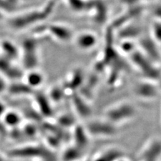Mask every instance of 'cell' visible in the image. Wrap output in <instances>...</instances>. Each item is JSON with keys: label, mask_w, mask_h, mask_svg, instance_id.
Returning <instances> with one entry per match:
<instances>
[{"label": "cell", "mask_w": 161, "mask_h": 161, "mask_svg": "<svg viewBox=\"0 0 161 161\" xmlns=\"http://www.w3.org/2000/svg\"><path fill=\"white\" fill-rule=\"evenodd\" d=\"M84 74L81 69H75L70 73L69 77L63 85V87L70 91H75L79 87H81L84 81Z\"/></svg>", "instance_id": "9a60e30c"}, {"label": "cell", "mask_w": 161, "mask_h": 161, "mask_svg": "<svg viewBox=\"0 0 161 161\" xmlns=\"http://www.w3.org/2000/svg\"><path fill=\"white\" fill-rule=\"evenodd\" d=\"M2 18H3V14L1 12H0V19H1Z\"/></svg>", "instance_id": "8d00e7d4"}, {"label": "cell", "mask_w": 161, "mask_h": 161, "mask_svg": "<svg viewBox=\"0 0 161 161\" xmlns=\"http://www.w3.org/2000/svg\"><path fill=\"white\" fill-rule=\"evenodd\" d=\"M161 157V139L152 138L146 144L140 155L141 161H158Z\"/></svg>", "instance_id": "9c48e42d"}, {"label": "cell", "mask_w": 161, "mask_h": 161, "mask_svg": "<svg viewBox=\"0 0 161 161\" xmlns=\"http://www.w3.org/2000/svg\"><path fill=\"white\" fill-rule=\"evenodd\" d=\"M38 42L36 38H28L22 43L24 57L23 63L24 67L28 69L36 67L38 63L37 49Z\"/></svg>", "instance_id": "8992f818"}, {"label": "cell", "mask_w": 161, "mask_h": 161, "mask_svg": "<svg viewBox=\"0 0 161 161\" xmlns=\"http://www.w3.org/2000/svg\"><path fill=\"white\" fill-rule=\"evenodd\" d=\"M69 6L75 12H83V10L89 8L90 4L84 0H68Z\"/></svg>", "instance_id": "484cf974"}, {"label": "cell", "mask_w": 161, "mask_h": 161, "mask_svg": "<svg viewBox=\"0 0 161 161\" xmlns=\"http://www.w3.org/2000/svg\"><path fill=\"white\" fill-rule=\"evenodd\" d=\"M129 57L131 63L143 75L144 79L158 81L161 75V71L156 65L157 63L146 57L138 48L129 55Z\"/></svg>", "instance_id": "7a4b0ae2"}, {"label": "cell", "mask_w": 161, "mask_h": 161, "mask_svg": "<svg viewBox=\"0 0 161 161\" xmlns=\"http://www.w3.org/2000/svg\"><path fill=\"white\" fill-rule=\"evenodd\" d=\"M36 101L39 108L40 114L44 117H50L53 114V109L49 97L42 93L36 95Z\"/></svg>", "instance_id": "e0dca14e"}, {"label": "cell", "mask_w": 161, "mask_h": 161, "mask_svg": "<svg viewBox=\"0 0 161 161\" xmlns=\"http://www.w3.org/2000/svg\"><path fill=\"white\" fill-rule=\"evenodd\" d=\"M58 124L61 125L63 127L67 128V127H71L74 126L76 124L75 122V119L73 117L70 116V115L68 114H63L58 119Z\"/></svg>", "instance_id": "f1b7e54d"}, {"label": "cell", "mask_w": 161, "mask_h": 161, "mask_svg": "<svg viewBox=\"0 0 161 161\" xmlns=\"http://www.w3.org/2000/svg\"><path fill=\"white\" fill-rule=\"evenodd\" d=\"M72 138L74 142L73 145L82 150L89 144V135L84 125H80L77 124L74 125Z\"/></svg>", "instance_id": "4fadbf2b"}, {"label": "cell", "mask_w": 161, "mask_h": 161, "mask_svg": "<svg viewBox=\"0 0 161 161\" xmlns=\"http://www.w3.org/2000/svg\"><path fill=\"white\" fill-rule=\"evenodd\" d=\"M137 114L135 105L128 101H122L112 104L106 108L103 118L109 122L117 125L128 122Z\"/></svg>", "instance_id": "6da1fadb"}, {"label": "cell", "mask_w": 161, "mask_h": 161, "mask_svg": "<svg viewBox=\"0 0 161 161\" xmlns=\"http://www.w3.org/2000/svg\"><path fill=\"white\" fill-rule=\"evenodd\" d=\"M137 48V44L134 43L132 40H122V42L119 44L120 51L124 54H128V56Z\"/></svg>", "instance_id": "cb8c5ba5"}, {"label": "cell", "mask_w": 161, "mask_h": 161, "mask_svg": "<svg viewBox=\"0 0 161 161\" xmlns=\"http://www.w3.org/2000/svg\"><path fill=\"white\" fill-rule=\"evenodd\" d=\"M117 161H128V160H127L126 159H125V158H124V157H122V158H119V160H118Z\"/></svg>", "instance_id": "d590c367"}, {"label": "cell", "mask_w": 161, "mask_h": 161, "mask_svg": "<svg viewBox=\"0 0 161 161\" xmlns=\"http://www.w3.org/2000/svg\"><path fill=\"white\" fill-rule=\"evenodd\" d=\"M141 29L136 25L123 26L120 28L119 36L122 40H132L135 38H139L141 36Z\"/></svg>", "instance_id": "ac0fdd59"}, {"label": "cell", "mask_w": 161, "mask_h": 161, "mask_svg": "<svg viewBox=\"0 0 161 161\" xmlns=\"http://www.w3.org/2000/svg\"><path fill=\"white\" fill-rule=\"evenodd\" d=\"M144 1H153V0H144Z\"/></svg>", "instance_id": "f35d334b"}, {"label": "cell", "mask_w": 161, "mask_h": 161, "mask_svg": "<svg viewBox=\"0 0 161 161\" xmlns=\"http://www.w3.org/2000/svg\"><path fill=\"white\" fill-rule=\"evenodd\" d=\"M71 97V105L75 113L82 118H89L92 111L87 99L77 92H75Z\"/></svg>", "instance_id": "8fae6325"}, {"label": "cell", "mask_w": 161, "mask_h": 161, "mask_svg": "<svg viewBox=\"0 0 161 161\" xmlns=\"http://www.w3.org/2000/svg\"><path fill=\"white\" fill-rule=\"evenodd\" d=\"M82 150L73 145L64 151L63 158L64 161H77L81 158L83 155Z\"/></svg>", "instance_id": "ffe728a7"}, {"label": "cell", "mask_w": 161, "mask_h": 161, "mask_svg": "<svg viewBox=\"0 0 161 161\" xmlns=\"http://www.w3.org/2000/svg\"><path fill=\"white\" fill-rule=\"evenodd\" d=\"M151 37L157 43L161 44V21L158 20L153 23L151 28Z\"/></svg>", "instance_id": "4316f807"}, {"label": "cell", "mask_w": 161, "mask_h": 161, "mask_svg": "<svg viewBox=\"0 0 161 161\" xmlns=\"http://www.w3.org/2000/svg\"><path fill=\"white\" fill-rule=\"evenodd\" d=\"M5 113H6V107L2 102H0V117L3 115Z\"/></svg>", "instance_id": "836d02e7"}, {"label": "cell", "mask_w": 161, "mask_h": 161, "mask_svg": "<svg viewBox=\"0 0 161 161\" xmlns=\"http://www.w3.org/2000/svg\"><path fill=\"white\" fill-rule=\"evenodd\" d=\"M53 1L54 2H56V1H58V0H53Z\"/></svg>", "instance_id": "ab89813d"}, {"label": "cell", "mask_w": 161, "mask_h": 161, "mask_svg": "<svg viewBox=\"0 0 161 161\" xmlns=\"http://www.w3.org/2000/svg\"><path fill=\"white\" fill-rule=\"evenodd\" d=\"M158 43L151 36H141L138 38L137 47L146 57L155 63H158L161 58V54L158 47Z\"/></svg>", "instance_id": "52a82bcc"}, {"label": "cell", "mask_w": 161, "mask_h": 161, "mask_svg": "<svg viewBox=\"0 0 161 161\" xmlns=\"http://www.w3.org/2000/svg\"><path fill=\"white\" fill-rule=\"evenodd\" d=\"M73 40L75 47L83 51H88L96 47L98 42L97 35L91 31L80 32L74 35Z\"/></svg>", "instance_id": "ba28073f"}, {"label": "cell", "mask_w": 161, "mask_h": 161, "mask_svg": "<svg viewBox=\"0 0 161 161\" xmlns=\"http://www.w3.org/2000/svg\"><path fill=\"white\" fill-rule=\"evenodd\" d=\"M64 94H65V92H64V88L63 87V86L62 87L55 86L50 90V93H49V96H50L49 99H51L53 101V102L56 103H58L64 98Z\"/></svg>", "instance_id": "d4e9b609"}, {"label": "cell", "mask_w": 161, "mask_h": 161, "mask_svg": "<svg viewBox=\"0 0 161 161\" xmlns=\"http://www.w3.org/2000/svg\"><path fill=\"white\" fill-rule=\"evenodd\" d=\"M21 117L16 112H9L4 114V123L10 127H17L21 122Z\"/></svg>", "instance_id": "603a6c76"}, {"label": "cell", "mask_w": 161, "mask_h": 161, "mask_svg": "<svg viewBox=\"0 0 161 161\" xmlns=\"http://www.w3.org/2000/svg\"><path fill=\"white\" fill-rule=\"evenodd\" d=\"M44 82V76L38 71L30 72L27 76V84L32 88L39 87Z\"/></svg>", "instance_id": "7402d4cb"}, {"label": "cell", "mask_w": 161, "mask_h": 161, "mask_svg": "<svg viewBox=\"0 0 161 161\" xmlns=\"http://www.w3.org/2000/svg\"><path fill=\"white\" fill-rule=\"evenodd\" d=\"M37 132V128L33 124H28L25 126L24 129V133L25 135L28 136L29 137H33L36 135Z\"/></svg>", "instance_id": "f546056e"}, {"label": "cell", "mask_w": 161, "mask_h": 161, "mask_svg": "<svg viewBox=\"0 0 161 161\" xmlns=\"http://www.w3.org/2000/svg\"><path fill=\"white\" fill-rule=\"evenodd\" d=\"M89 136L108 138L118 133V126L103 118L93 119L84 125Z\"/></svg>", "instance_id": "3957f363"}, {"label": "cell", "mask_w": 161, "mask_h": 161, "mask_svg": "<svg viewBox=\"0 0 161 161\" xmlns=\"http://www.w3.org/2000/svg\"><path fill=\"white\" fill-rule=\"evenodd\" d=\"M154 15L155 17H157L158 20L161 21V6H158L156 7L153 11Z\"/></svg>", "instance_id": "1f68e13d"}, {"label": "cell", "mask_w": 161, "mask_h": 161, "mask_svg": "<svg viewBox=\"0 0 161 161\" xmlns=\"http://www.w3.org/2000/svg\"><path fill=\"white\" fill-rule=\"evenodd\" d=\"M11 155L16 157H49L48 151L40 147H26L16 149L11 152Z\"/></svg>", "instance_id": "7c38bea8"}, {"label": "cell", "mask_w": 161, "mask_h": 161, "mask_svg": "<svg viewBox=\"0 0 161 161\" xmlns=\"http://www.w3.org/2000/svg\"><path fill=\"white\" fill-rule=\"evenodd\" d=\"M140 0H122L123 3L128 5V6H137V3Z\"/></svg>", "instance_id": "4dcf8cb0"}, {"label": "cell", "mask_w": 161, "mask_h": 161, "mask_svg": "<svg viewBox=\"0 0 161 161\" xmlns=\"http://www.w3.org/2000/svg\"><path fill=\"white\" fill-rule=\"evenodd\" d=\"M34 89L27 83H16L11 85L9 87V92L14 95H25L30 94L33 92Z\"/></svg>", "instance_id": "44dd1931"}, {"label": "cell", "mask_w": 161, "mask_h": 161, "mask_svg": "<svg viewBox=\"0 0 161 161\" xmlns=\"http://www.w3.org/2000/svg\"><path fill=\"white\" fill-rule=\"evenodd\" d=\"M157 84H158V86L159 89H160V90H161V75H160V77L159 79L158 80Z\"/></svg>", "instance_id": "e575fe53"}, {"label": "cell", "mask_w": 161, "mask_h": 161, "mask_svg": "<svg viewBox=\"0 0 161 161\" xmlns=\"http://www.w3.org/2000/svg\"><path fill=\"white\" fill-rule=\"evenodd\" d=\"M157 82L144 79L134 85L133 92L137 97L142 100H153L159 92Z\"/></svg>", "instance_id": "5b68a950"}, {"label": "cell", "mask_w": 161, "mask_h": 161, "mask_svg": "<svg viewBox=\"0 0 161 161\" xmlns=\"http://www.w3.org/2000/svg\"><path fill=\"white\" fill-rule=\"evenodd\" d=\"M3 52L5 54V57L8 59L12 60L18 57L19 54V50L17 47L13 42L9 40H3L0 44Z\"/></svg>", "instance_id": "d6986e66"}, {"label": "cell", "mask_w": 161, "mask_h": 161, "mask_svg": "<svg viewBox=\"0 0 161 161\" xmlns=\"http://www.w3.org/2000/svg\"><path fill=\"white\" fill-rule=\"evenodd\" d=\"M97 5L99 8L98 11L95 12L94 19L96 22L102 24L105 21V18H106L107 9L105 5H103L102 3H98V4Z\"/></svg>", "instance_id": "83f0119b"}, {"label": "cell", "mask_w": 161, "mask_h": 161, "mask_svg": "<svg viewBox=\"0 0 161 161\" xmlns=\"http://www.w3.org/2000/svg\"><path fill=\"white\" fill-rule=\"evenodd\" d=\"M6 86L7 85H6V81H5L3 79L0 78V93H2L5 90H6Z\"/></svg>", "instance_id": "d6a6232c"}, {"label": "cell", "mask_w": 161, "mask_h": 161, "mask_svg": "<svg viewBox=\"0 0 161 161\" xmlns=\"http://www.w3.org/2000/svg\"><path fill=\"white\" fill-rule=\"evenodd\" d=\"M47 30L53 37L62 42L73 40L74 36L71 28L64 24H50L47 28Z\"/></svg>", "instance_id": "30bf717a"}, {"label": "cell", "mask_w": 161, "mask_h": 161, "mask_svg": "<svg viewBox=\"0 0 161 161\" xmlns=\"http://www.w3.org/2000/svg\"><path fill=\"white\" fill-rule=\"evenodd\" d=\"M0 72L12 79H19L23 75L21 70L14 66L12 60L5 57H0Z\"/></svg>", "instance_id": "5bb4252c"}, {"label": "cell", "mask_w": 161, "mask_h": 161, "mask_svg": "<svg viewBox=\"0 0 161 161\" xmlns=\"http://www.w3.org/2000/svg\"><path fill=\"white\" fill-rule=\"evenodd\" d=\"M0 161H3V159L2 158V157H0Z\"/></svg>", "instance_id": "74e56055"}, {"label": "cell", "mask_w": 161, "mask_h": 161, "mask_svg": "<svg viewBox=\"0 0 161 161\" xmlns=\"http://www.w3.org/2000/svg\"><path fill=\"white\" fill-rule=\"evenodd\" d=\"M123 151L115 147H112L104 150L100 153L93 161H117L119 158L124 157Z\"/></svg>", "instance_id": "2e32d148"}, {"label": "cell", "mask_w": 161, "mask_h": 161, "mask_svg": "<svg viewBox=\"0 0 161 161\" xmlns=\"http://www.w3.org/2000/svg\"><path fill=\"white\" fill-rule=\"evenodd\" d=\"M53 7L54 3L50 2L42 10L32 11L14 18L11 22L12 26L15 28H23L37 22L44 20L51 14Z\"/></svg>", "instance_id": "277c9868"}]
</instances>
